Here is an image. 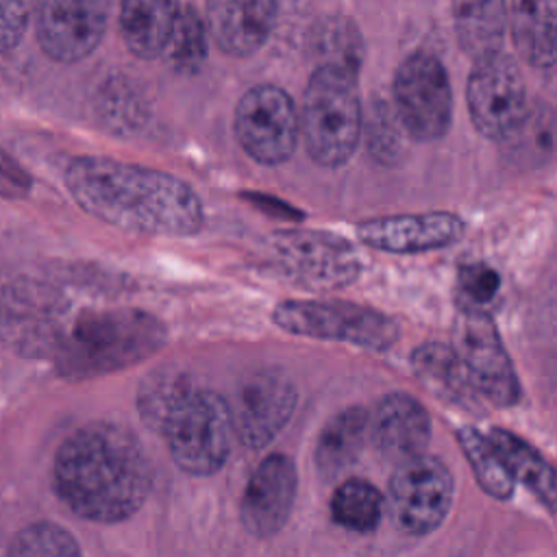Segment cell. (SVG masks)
<instances>
[{
  "mask_svg": "<svg viewBox=\"0 0 557 557\" xmlns=\"http://www.w3.org/2000/svg\"><path fill=\"white\" fill-rule=\"evenodd\" d=\"M63 183L85 213L124 231L187 237L205 222L194 187L163 170L109 157H74Z\"/></svg>",
  "mask_w": 557,
  "mask_h": 557,
  "instance_id": "obj_1",
  "label": "cell"
},
{
  "mask_svg": "<svg viewBox=\"0 0 557 557\" xmlns=\"http://www.w3.org/2000/svg\"><path fill=\"white\" fill-rule=\"evenodd\" d=\"M141 442L113 422H89L67 435L52 463L57 496L89 522L115 524L135 516L150 492Z\"/></svg>",
  "mask_w": 557,
  "mask_h": 557,
  "instance_id": "obj_2",
  "label": "cell"
},
{
  "mask_svg": "<svg viewBox=\"0 0 557 557\" xmlns=\"http://www.w3.org/2000/svg\"><path fill=\"white\" fill-rule=\"evenodd\" d=\"M165 342V324L144 309H87L70 320L50 361L59 376L89 381L150 359Z\"/></svg>",
  "mask_w": 557,
  "mask_h": 557,
  "instance_id": "obj_3",
  "label": "cell"
},
{
  "mask_svg": "<svg viewBox=\"0 0 557 557\" xmlns=\"http://www.w3.org/2000/svg\"><path fill=\"white\" fill-rule=\"evenodd\" d=\"M363 131L357 72L322 63L311 74L300 109V137L322 168H342L355 154Z\"/></svg>",
  "mask_w": 557,
  "mask_h": 557,
  "instance_id": "obj_4",
  "label": "cell"
},
{
  "mask_svg": "<svg viewBox=\"0 0 557 557\" xmlns=\"http://www.w3.org/2000/svg\"><path fill=\"white\" fill-rule=\"evenodd\" d=\"M70 300L33 276L0 281V344L24 359H50L70 326Z\"/></svg>",
  "mask_w": 557,
  "mask_h": 557,
  "instance_id": "obj_5",
  "label": "cell"
},
{
  "mask_svg": "<svg viewBox=\"0 0 557 557\" xmlns=\"http://www.w3.org/2000/svg\"><path fill=\"white\" fill-rule=\"evenodd\" d=\"M161 435L178 470L191 476L215 474L233 448L231 405L218 392L194 385L165 418Z\"/></svg>",
  "mask_w": 557,
  "mask_h": 557,
  "instance_id": "obj_6",
  "label": "cell"
},
{
  "mask_svg": "<svg viewBox=\"0 0 557 557\" xmlns=\"http://www.w3.org/2000/svg\"><path fill=\"white\" fill-rule=\"evenodd\" d=\"M272 322L292 335L344 342L376 352L389 350L400 337V329L394 318L348 300H283L274 307Z\"/></svg>",
  "mask_w": 557,
  "mask_h": 557,
  "instance_id": "obj_7",
  "label": "cell"
},
{
  "mask_svg": "<svg viewBox=\"0 0 557 557\" xmlns=\"http://www.w3.org/2000/svg\"><path fill=\"white\" fill-rule=\"evenodd\" d=\"M268 246L278 272L309 292H337L361 274L352 244L329 231L278 228L268 237Z\"/></svg>",
  "mask_w": 557,
  "mask_h": 557,
  "instance_id": "obj_8",
  "label": "cell"
},
{
  "mask_svg": "<svg viewBox=\"0 0 557 557\" xmlns=\"http://www.w3.org/2000/svg\"><path fill=\"white\" fill-rule=\"evenodd\" d=\"M466 100L474 128L492 141H509L529 115L522 72L503 50L474 61Z\"/></svg>",
  "mask_w": 557,
  "mask_h": 557,
  "instance_id": "obj_9",
  "label": "cell"
},
{
  "mask_svg": "<svg viewBox=\"0 0 557 557\" xmlns=\"http://www.w3.org/2000/svg\"><path fill=\"white\" fill-rule=\"evenodd\" d=\"M387 498L396 529L422 537L446 520L455 498V479L442 459L422 453L398 463L389 479Z\"/></svg>",
  "mask_w": 557,
  "mask_h": 557,
  "instance_id": "obj_10",
  "label": "cell"
},
{
  "mask_svg": "<svg viewBox=\"0 0 557 557\" xmlns=\"http://www.w3.org/2000/svg\"><path fill=\"white\" fill-rule=\"evenodd\" d=\"M235 137L261 165L285 163L300 139V113L292 96L276 85L250 87L235 107Z\"/></svg>",
  "mask_w": 557,
  "mask_h": 557,
  "instance_id": "obj_11",
  "label": "cell"
},
{
  "mask_svg": "<svg viewBox=\"0 0 557 557\" xmlns=\"http://www.w3.org/2000/svg\"><path fill=\"white\" fill-rule=\"evenodd\" d=\"M394 102L400 126L418 141L442 139L453 120V91L440 59L409 54L394 76Z\"/></svg>",
  "mask_w": 557,
  "mask_h": 557,
  "instance_id": "obj_12",
  "label": "cell"
},
{
  "mask_svg": "<svg viewBox=\"0 0 557 557\" xmlns=\"http://www.w3.org/2000/svg\"><path fill=\"white\" fill-rule=\"evenodd\" d=\"M455 348L483 398L498 407H511L520 400L518 374L494 320L483 307H459Z\"/></svg>",
  "mask_w": 557,
  "mask_h": 557,
  "instance_id": "obj_13",
  "label": "cell"
},
{
  "mask_svg": "<svg viewBox=\"0 0 557 557\" xmlns=\"http://www.w3.org/2000/svg\"><path fill=\"white\" fill-rule=\"evenodd\" d=\"M298 405L294 381L278 368L252 372L235 392L231 405L235 435L250 450L265 448L289 422Z\"/></svg>",
  "mask_w": 557,
  "mask_h": 557,
  "instance_id": "obj_14",
  "label": "cell"
},
{
  "mask_svg": "<svg viewBox=\"0 0 557 557\" xmlns=\"http://www.w3.org/2000/svg\"><path fill=\"white\" fill-rule=\"evenodd\" d=\"M109 13V0H35L37 41L52 61H83L102 41Z\"/></svg>",
  "mask_w": 557,
  "mask_h": 557,
  "instance_id": "obj_15",
  "label": "cell"
},
{
  "mask_svg": "<svg viewBox=\"0 0 557 557\" xmlns=\"http://www.w3.org/2000/svg\"><path fill=\"white\" fill-rule=\"evenodd\" d=\"M298 492V470L292 457L272 453L248 476L239 503V520L257 540L274 537L292 516Z\"/></svg>",
  "mask_w": 557,
  "mask_h": 557,
  "instance_id": "obj_16",
  "label": "cell"
},
{
  "mask_svg": "<svg viewBox=\"0 0 557 557\" xmlns=\"http://www.w3.org/2000/svg\"><path fill=\"white\" fill-rule=\"evenodd\" d=\"M463 220L450 211L398 213L359 222L355 233L361 244L383 252H424L446 248L463 235Z\"/></svg>",
  "mask_w": 557,
  "mask_h": 557,
  "instance_id": "obj_17",
  "label": "cell"
},
{
  "mask_svg": "<svg viewBox=\"0 0 557 557\" xmlns=\"http://www.w3.org/2000/svg\"><path fill=\"white\" fill-rule=\"evenodd\" d=\"M370 437L379 455L392 463L422 455L431 442V418L420 400L407 392L383 396L370 416Z\"/></svg>",
  "mask_w": 557,
  "mask_h": 557,
  "instance_id": "obj_18",
  "label": "cell"
},
{
  "mask_svg": "<svg viewBox=\"0 0 557 557\" xmlns=\"http://www.w3.org/2000/svg\"><path fill=\"white\" fill-rule=\"evenodd\" d=\"M278 0H207L205 22L218 48L228 57H250L270 37Z\"/></svg>",
  "mask_w": 557,
  "mask_h": 557,
  "instance_id": "obj_19",
  "label": "cell"
},
{
  "mask_svg": "<svg viewBox=\"0 0 557 557\" xmlns=\"http://www.w3.org/2000/svg\"><path fill=\"white\" fill-rule=\"evenodd\" d=\"M509 28L518 54L557 94V0H511Z\"/></svg>",
  "mask_w": 557,
  "mask_h": 557,
  "instance_id": "obj_20",
  "label": "cell"
},
{
  "mask_svg": "<svg viewBox=\"0 0 557 557\" xmlns=\"http://www.w3.org/2000/svg\"><path fill=\"white\" fill-rule=\"evenodd\" d=\"M411 368L420 383L437 398L466 411L479 409V392L457 352L442 342H429L411 352Z\"/></svg>",
  "mask_w": 557,
  "mask_h": 557,
  "instance_id": "obj_21",
  "label": "cell"
},
{
  "mask_svg": "<svg viewBox=\"0 0 557 557\" xmlns=\"http://www.w3.org/2000/svg\"><path fill=\"white\" fill-rule=\"evenodd\" d=\"M178 13V0H122L120 33L126 48L141 59L159 57L168 48Z\"/></svg>",
  "mask_w": 557,
  "mask_h": 557,
  "instance_id": "obj_22",
  "label": "cell"
},
{
  "mask_svg": "<svg viewBox=\"0 0 557 557\" xmlns=\"http://www.w3.org/2000/svg\"><path fill=\"white\" fill-rule=\"evenodd\" d=\"M370 433V416L363 407H346L337 411L320 431L313 461L324 479H335L350 468L366 444Z\"/></svg>",
  "mask_w": 557,
  "mask_h": 557,
  "instance_id": "obj_23",
  "label": "cell"
},
{
  "mask_svg": "<svg viewBox=\"0 0 557 557\" xmlns=\"http://www.w3.org/2000/svg\"><path fill=\"white\" fill-rule=\"evenodd\" d=\"M450 4L457 41L472 61L500 52L509 26L507 0H450Z\"/></svg>",
  "mask_w": 557,
  "mask_h": 557,
  "instance_id": "obj_24",
  "label": "cell"
},
{
  "mask_svg": "<svg viewBox=\"0 0 557 557\" xmlns=\"http://www.w3.org/2000/svg\"><path fill=\"white\" fill-rule=\"evenodd\" d=\"M487 437L505 459L516 481H522L550 511L557 513V468L516 433L492 426Z\"/></svg>",
  "mask_w": 557,
  "mask_h": 557,
  "instance_id": "obj_25",
  "label": "cell"
},
{
  "mask_svg": "<svg viewBox=\"0 0 557 557\" xmlns=\"http://www.w3.org/2000/svg\"><path fill=\"white\" fill-rule=\"evenodd\" d=\"M194 379L174 366H163L144 376L137 389V411L141 422L161 433L165 418L174 409V405L194 387Z\"/></svg>",
  "mask_w": 557,
  "mask_h": 557,
  "instance_id": "obj_26",
  "label": "cell"
},
{
  "mask_svg": "<svg viewBox=\"0 0 557 557\" xmlns=\"http://www.w3.org/2000/svg\"><path fill=\"white\" fill-rule=\"evenodd\" d=\"M457 442L483 492L498 500L509 498L513 494L516 479L507 468L505 459L500 457V453L496 450V446L492 444V440L476 431L474 426H459Z\"/></svg>",
  "mask_w": 557,
  "mask_h": 557,
  "instance_id": "obj_27",
  "label": "cell"
},
{
  "mask_svg": "<svg viewBox=\"0 0 557 557\" xmlns=\"http://www.w3.org/2000/svg\"><path fill=\"white\" fill-rule=\"evenodd\" d=\"M383 496L366 479L352 476L339 483L331 498L333 520L355 533H370L379 527L383 516Z\"/></svg>",
  "mask_w": 557,
  "mask_h": 557,
  "instance_id": "obj_28",
  "label": "cell"
},
{
  "mask_svg": "<svg viewBox=\"0 0 557 557\" xmlns=\"http://www.w3.org/2000/svg\"><path fill=\"white\" fill-rule=\"evenodd\" d=\"M81 553L76 537L54 522L28 524L7 546L11 557H76Z\"/></svg>",
  "mask_w": 557,
  "mask_h": 557,
  "instance_id": "obj_29",
  "label": "cell"
},
{
  "mask_svg": "<svg viewBox=\"0 0 557 557\" xmlns=\"http://www.w3.org/2000/svg\"><path fill=\"white\" fill-rule=\"evenodd\" d=\"M209 28L207 22L198 15V11L187 4L185 9L181 7V13L176 17V24L172 28L170 41L165 52L170 54L172 63L181 72H194L202 65L207 57V39H209Z\"/></svg>",
  "mask_w": 557,
  "mask_h": 557,
  "instance_id": "obj_30",
  "label": "cell"
},
{
  "mask_svg": "<svg viewBox=\"0 0 557 557\" xmlns=\"http://www.w3.org/2000/svg\"><path fill=\"white\" fill-rule=\"evenodd\" d=\"M322 52L326 54L324 63L344 65L357 72L361 63V39L352 24L344 20H335L322 28Z\"/></svg>",
  "mask_w": 557,
  "mask_h": 557,
  "instance_id": "obj_31",
  "label": "cell"
},
{
  "mask_svg": "<svg viewBox=\"0 0 557 557\" xmlns=\"http://www.w3.org/2000/svg\"><path fill=\"white\" fill-rule=\"evenodd\" d=\"M459 292L463 296V305L470 307H485L490 305L498 292H500V276L498 272L483 263V261H474V263H466L459 270Z\"/></svg>",
  "mask_w": 557,
  "mask_h": 557,
  "instance_id": "obj_32",
  "label": "cell"
},
{
  "mask_svg": "<svg viewBox=\"0 0 557 557\" xmlns=\"http://www.w3.org/2000/svg\"><path fill=\"white\" fill-rule=\"evenodd\" d=\"M368 150L383 163H392L400 154V133L394 124L385 102L372 107L370 117L366 122Z\"/></svg>",
  "mask_w": 557,
  "mask_h": 557,
  "instance_id": "obj_33",
  "label": "cell"
},
{
  "mask_svg": "<svg viewBox=\"0 0 557 557\" xmlns=\"http://www.w3.org/2000/svg\"><path fill=\"white\" fill-rule=\"evenodd\" d=\"M28 0H0V54L13 50L28 24Z\"/></svg>",
  "mask_w": 557,
  "mask_h": 557,
  "instance_id": "obj_34",
  "label": "cell"
},
{
  "mask_svg": "<svg viewBox=\"0 0 557 557\" xmlns=\"http://www.w3.org/2000/svg\"><path fill=\"white\" fill-rule=\"evenodd\" d=\"M33 189L30 174L0 148V196L2 198H26Z\"/></svg>",
  "mask_w": 557,
  "mask_h": 557,
  "instance_id": "obj_35",
  "label": "cell"
}]
</instances>
